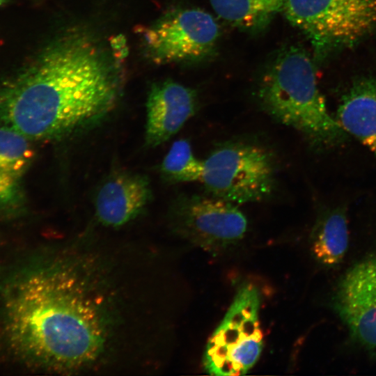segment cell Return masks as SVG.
Masks as SVG:
<instances>
[{
	"label": "cell",
	"mask_w": 376,
	"mask_h": 376,
	"mask_svg": "<svg viewBox=\"0 0 376 376\" xmlns=\"http://www.w3.org/2000/svg\"><path fill=\"white\" fill-rule=\"evenodd\" d=\"M155 259L150 249L88 237L45 248L4 287L0 326L9 351L52 374L154 370Z\"/></svg>",
	"instance_id": "cell-1"
},
{
	"label": "cell",
	"mask_w": 376,
	"mask_h": 376,
	"mask_svg": "<svg viewBox=\"0 0 376 376\" xmlns=\"http://www.w3.org/2000/svg\"><path fill=\"white\" fill-rule=\"evenodd\" d=\"M119 92L107 54L86 35L68 33L0 87V123L29 140H61L105 117Z\"/></svg>",
	"instance_id": "cell-2"
},
{
	"label": "cell",
	"mask_w": 376,
	"mask_h": 376,
	"mask_svg": "<svg viewBox=\"0 0 376 376\" xmlns=\"http://www.w3.org/2000/svg\"><path fill=\"white\" fill-rule=\"evenodd\" d=\"M258 98L272 118L314 145L331 144L343 136L318 89L312 60L299 47H290L278 55L260 84Z\"/></svg>",
	"instance_id": "cell-3"
},
{
	"label": "cell",
	"mask_w": 376,
	"mask_h": 376,
	"mask_svg": "<svg viewBox=\"0 0 376 376\" xmlns=\"http://www.w3.org/2000/svg\"><path fill=\"white\" fill-rule=\"evenodd\" d=\"M200 181L212 196L235 204L258 202L276 186V166L270 152L252 141L224 143L203 160Z\"/></svg>",
	"instance_id": "cell-4"
},
{
	"label": "cell",
	"mask_w": 376,
	"mask_h": 376,
	"mask_svg": "<svg viewBox=\"0 0 376 376\" xmlns=\"http://www.w3.org/2000/svg\"><path fill=\"white\" fill-rule=\"evenodd\" d=\"M259 307L258 289L249 283L241 286L207 343L203 366L207 373L241 375L255 365L263 347Z\"/></svg>",
	"instance_id": "cell-5"
},
{
	"label": "cell",
	"mask_w": 376,
	"mask_h": 376,
	"mask_svg": "<svg viewBox=\"0 0 376 376\" xmlns=\"http://www.w3.org/2000/svg\"><path fill=\"white\" fill-rule=\"evenodd\" d=\"M283 10L319 57L353 45L376 28V0H285Z\"/></svg>",
	"instance_id": "cell-6"
},
{
	"label": "cell",
	"mask_w": 376,
	"mask_h": 376,
	"mask_svg": "<svg viewBox=\"0 0 376 376\" xmlns=\"http://www.w3.org/2000/svg\"><path fill=\"white\" fill-rule=\"evenodd\" d=\"M173 231L210 253H220L244 237L247 219L237 204L212 196L185 195L169 213Z\"/></svg>",
	"instance_id": "cell-7"
},
{
	"label": "cell",
	"mask_w": 376,
	"mask_h": 376,
	"mask_svg": "<svg viewBox=\"0 0 376 376\" xmlns=\"http://www.w3.org/2000/svg\"><path fill=\"white\" fill-rule=\"evenodd\" d=\"M219 36L217 21L200 9H185L166 16L146 30L144 38L159 63L193 61L209 54Z\"/></svg>",
	"instance_id": "cell-8"
},
{
	"label": "cell",
	"mask_w": 376,
	"mask_h": 376,
	"mask_svg": "<svg viewBox=\"0 0 376 376\" xmlns=\"http://www.w3.org/2000/svg\"><path fill=\"white\" fill-rule=\"evenodd\" d=\"M334 308L357 341L376 347V255L354 265L340 281Z\"/></svg>",
	"instance_id": "cell-9"
},
{
	"label": "cell",
	"mask_w": 376,
	"mask_h": 376,
	"mask_svg": "<svg viewBox=\"0 0 376 376\" xmlns=\"http://www.w3.org/2000/svg\"><path fill=\"white\" fill-rule=\"evenodd\" d=\"M193 90L172 81L155 84L146 102V142L157 146L176 134L195 113Z\"/></svg>",
	"instance_id": "cell-10"
},
{
	"label": "cell",
	"mask_w": 376,
	"mask_h": 376,
	"mask_svg": "<svg viewBox=\"0 0 376 376\" xmlns=\"http://www.w3.org/2000/svg\"><path fill=\"white\" fill-rule=\"evenodd\" d=\"M152 196L150 182L141 174L121 172L111 176L95 198L97 221L108 228H120L136 219Z\"/></svg>",
	"instance_id": "cell-11"
},
{
	"label": "cell",
	"mask_w": 376,
	"mask_h": 376,
	"mask_svg": "<svg viewBox=\"0 0 376 376\" xmlns=\"http://www.w3.org/2000/svg\"><path fill=\"white\" fill-rule=\"evenodd\" d=\"M343 131L376 155V79L358 81L343 97L337 112Z\"/></svg>",
	"instance_id": "cell-12"
},
{
	"label": "cell",
	"mask_w": 376,
	"mask_h": 376,
	"mask_svg": "<svg viewBox=\"0 0 376 376\" xmlns=\"http://www.w3.org/2000/svg\"><path fill=\"white\" fill-rule=\"evenodd\" d=\"M31 140L15 130L0 127V207L17 205L21 183L33 158Z\"/></svg>",
	"instance_id": "cell-13"
},
{
	"label": "cell",
	"mask_w": 376,
	"mask_h": 376,
	"mask_svg": "<svg viewBox=\"0 0 376 376\" xmlns=\"http://www.w3.org/2000/svg\"><path fill=\"white\" fill-rule=\"evenodd\" d=\"M348 242L345 213L335 210L322 215L315 224L311 238V251L321 265L333 267L343 258Z\"/></svg>",
	"instance_id": "cell-14"
},
{
	"label": "cell",
	"mask_w": 376,
	"mask_h": 376,
	"mask_svg": "<svg viewBox=\"0 0 376 376\" xmlns=\"http://www.w3.org/2000/svg\"><path fill=\"white\" fill-rule=\"evenodd\" d=\"M285 0H210L223 19L242 29L256 31L264 28L283 10Z\"/></svg>",
	"instance_id": "cell-15"
},
{
	"label": "cell",
	"mask_w": 376,
	"mask_h": 376,
	"mask_svg": "<svg viewBox=\"0 0 376 376\" xmlns=\"http://www.w3.org/2000/svg\"><path fill=\"white\" fill-rule=\"evenodd\" d=\"M203 168V160L195 156L190 143L185 139H179L165 155L160 171L166 180L183 182L200 181Z\"/></svg>",
	"instance_id": "cell-16"
},
{
	"label": "cell",
	"mask_w": 376,
	"mask_h": 376,
	"mask_svg": "<svg viewBox=\"0 0 376 376\" xmlns=\"http://www.w3.org/2000/svg\"><path fill=\"white\" fill-rule=\"evenodd\" d=\"M125 40L123 36L115 37L111 41V46L115 50L118 52L117 54H119V58L120 54V57H124L125 56L126 53H127L125 47Z\"/></svg>",
	"instance_id": "cell-17"
},
{
	"label": "cell",
	"mask_w": 376,
	"mask_h": 376,
	"mask_svg": "<svg viewBox=\"0 0 376 376\" xmlns=\"http://www.w3.org/2000/svg\"><path fill=\"white\" fill-rule=\"evenodd\" d=\"M5 1L6 0H0V6L3 4Z\"/></svg>",
	"instance_id": "cell-18"
}]
</instances>
